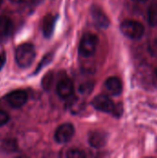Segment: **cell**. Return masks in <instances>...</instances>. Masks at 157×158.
Here are the masks:
<instances>
[{"label":"cell","mask_w":157,"mask_h":158,"mask_svg":"<svg viewBox=\"0 0 157 158\" xmlns=\"http://www.w3.org/2000/svg\"><path fill=\"white\" fill-rule=\"evenodd\" d=\"M6 60V53L5 52H1L0 53V70L5 66Z\"/></svg>","instance_id":"cell-21"},{"label":"cell","mask_w":157,"mask_h":158,"mask_svg":"<svg viewBox=\"0 0 157 158\" xmlns=\"http://www.w3.org/2000/svg\"><path fill=\"white\" fill-rule=\"evenodd\" d=\"M52 83H53V75H52V73H49L44 76V78L43 80V86L44 89L48 90V89H50Z\"/></svg>","instance_id":"cell-17"},{"label":"cell","mask_w":157,"mask_h":158,"mask_svg":"<svg viewBox=\"0 0 157 158\" xmlns=\"http://www.w3.org/2000/svg\"><path fill=\"white\" fill-rule=\"evenodd\" d=\"M3 146H4L5 150H6L7 152H16L15 150L17 149V143L13 140H9V141L4 142Z\"/></svg>","instance_id":"cell-16"},{"label":"cell","mask_w":157,"mask_h":158,"mask_svg":"<svg viewBox=\"0 0 157 158\" xmlns=\"http://www.w3.org/2000/svg\"><path fill=\"white\" fill-rule=\"evenodd\" d=\"M120 30L125 36L133 40L141 39L145 31L144 26L141 22L133 19H126L122 21L120 24Z\"/></svg>","instance_id":"cell-3"},{"label":"cell","mask_w":157,"mask_h":158,"mask_svg":"<svg viewBox=\"0 0 157 158\" xmlns=\"http://www.w3.org/2000/svg\"><path fill=\"white\" fill-rule=\"evenodd\" d=\"M35 58V49L31 44H19L15 52V59L19 67L22 69L29 68Z\"/></svg>","instance_id":"cell-2"},{"label":"cell","mask_w":157,"mask_h":158,"mask_svg":"<svg viewBox=\"0 0 157 158\" xmlns=\"http://www.w3.org/2000/svg\"><path fill=\"white\" fill-rule=\"evenodd\" d=\"M149 50L153 56H157V40H155L153 43H151Z\"/></svg>","instance_id":"cell-20"},{"label":"cell","mask_w":157,"mask_h":158,"mask_svg":"<svg viewBox=\"0 0 157 158\" xmlns=\"http://www.w3.org/2000/svg\"><path fill=\"white\" fill-rule=\"evenodd\" d=\"M74 92V83L73 81L68 78H62L56 84V93L61 98H68L73 94Z\"/></svg>","instance_id":"cell-7"},{"label":"cell","mask_w":157,"mask_h":158,"mask_svg":"<svg viewBox=\"0 0 157 158\" xmlns=\"http://www.w3.org/2000/svg\"><path fill=\"white\" fill-rule=\"evenodd\" d=\"M148 22L151 26H157V3H153L148 8Z\"/></svg>","instance_id":"cell-13"},{"label":"cell","mask_w":157,"mask_h":158,"mask_svg":"<svg viewBox=\"0 0 157 158\" xmlns=\"http://www.w3.org/2000/svg\"><path fill=\"white\" fill-rule=\"evenodd\" d=\"M105 87L112 95H119L123 89L122 81L118 77L107 78L105 81Z\"/></svg>","instance_id":"cell-10"},{"label":"cell","mask_w":157,"mask_h":158,"mask_svg":"<svg viewBox=\"0 0 157 158\" xmlns=\"http://www.w3.org/2000/svg\"><path fill=\"white\" fill-rule=\"evenodd\" d=\"M6 100L11 107L19 108L27 103L28 94L23 90H16L9 93L6 96Z\"/></svg>","instance_id":"cell-6"},{"label":"cell","mask_w":157,"mask_h":158,"mask_svg":"<svg viewBox=\"0 0 157 158\" xmlns=\"http://www.w3.org/2000/svg\"><path fill=\"white\" fill-rule=\"evenodd\" d=\"M91 15H92L93 21L97 27L102 29H106L109 26L110 20L107 15L99 6H93L91 8Z\"/></svg>","instance_id":"cell-8"},{"label":"cell","mask_w":157,"mask_h":158,"mask_svg":"<svg viewBox=\"0 0 157 158\" xmlns=\"http://www.w3.org/2000/svg\"><path fill=\"white\" fill-rule=\"evenodd\" d=\"M11 3H15V4H17V3H20L22 0H9Z\"/></svg>","instance_id":"cell-22"},{"label":"cell","mask_w":157,"mask_h":158,"mask_svg":"<svg viewBox=\"0 0 157 158\" xmlns=\"http://www.w3.org/2000/svg\"><path fill=\"white\" fill-rule=\"evenodd\" d=\"M12 28V21L6 16L0 17V38H5L9 35Z\"/></svg>","instance_id":"cell-12"},{"label":"cell","mask_w":157,"mask_h":158,"mask_svg":"<svg viewBox=\"0 0 157 158\" xmlns=\"http://www.w3.org/2000/svg\"><path fill=\"white\" fill-rule=\"evenodd\" d=\"M2 3H3V0H0V6H1V5H2Z\"/></svg>","instance_id":"cell-25"},{"label":"cell","mask_w":157,"mask_h":158,"mask_svg":"<svg viewBox=\"0 0 157 158\" xmlns=\"http://www.w3.org/2000/svg\"><path fill=\"white\" fill-rule=\"evenodd\" d=\"M135 1H138V2H145L147 0H135Z\"/></svg>","instance_id":"cell-23"},{"label":"cell","mask_w":157,"mask_h":158,"mask_svg":"<svg viewBox=\"0 0 157 158\" xmlns=\"http://www.w3.org/2000/svg\"><path fill=\"white\" fill-rule=\"evenodd\" d=\"M56 19H57L56 16H54L52 14H48L43 18V22H42V30H43V33L44 37L50 38L52 36Z\"/></svg>","instance_id":"cell-11"},{"label":"cell","mask_w":157,"mask_h":158,"mask_svg":"<svg viewBox=\"0 0 157 158\" xmlns=\"http://www.w3.org/2000/svg\"><path fill=\"white\" fill-rule=\"evenodd\" d=\"M9 120V116L6 112L0 109V127L6 125Z\"/></svg>","instance_id":"cell-19"},{"label":"cell","mask_w":157,"mask_h":158,"mask_svg":"<svg viewBox=\"0 0 157 158\" xmlns=\"http://www.w3.org/2000/svg\"><path fill=\"white\" fill-rule=\"evenodd\" d=\"M75 128L70 123H64L60 125L55 131V141L59 144L68 143L74 136Z\"/></svg>","instance_id":"cell-5"},{"label":"cell","mask_w":157,"mask_h":158,"mask_svg":"<svg viewBox=\"0 0 157 158\" xmlns=\"http://www.w3.org/2000/svg\"><path fill=\"white\" fill-rule=\"evenodd\" d=\"M52 57H53V56H52V54H48V55H46L43 58V60L40 62V64H39V66L37 67V69H36V71L34 72L35 74L36 73H38L43 67H45L46 65H48L50 62H51V60H52Z\"/></svg>","instance_id":"cell-15"},{"label":"cell","mask_w":157,"mask_h":158,"mask_svg":"<svg viewBox=\"0 0 157 158\" xmlns=\"http://www.w3.org/2000/svg\"><path fill=\"white\" fill-rule=\"evenodd\" d=\"M92 106L98 111L109 113L117 118L121 117L123 106L121 104H115L113 100L105 94H99L92 101Z\"/></svg>","instance_id":"cell-1"},{"label":"cell","mask_w":157,"mask_h":158,"mask_svg":"<svg viewBox=\"0 0 157 158\" xmlns=\"http://www.w3.org/2000/svg\"><path fill=\"white\" fill-rule=\"evenodd\" d=\"M97 45L98 37L93 33H85L81 37L79 46V53L84 57H90L95 53Z\"/></svg>","instance_id":"cell-4"},{"label":"cell","mask_w":157,"mask_h":158,"mask_svg":"<svg viewBox=\"0 0 157 158\" xmlns=\"http://www.w3.org/2000/svg\"><path fill=\"white\" fill-rule=\"evenodd\" d=\"M107 134L103 131H94L89 136V143L93 148H101L106 144Z\"/></svg>","instance_id":"cell-9"},{"label":"cell","mask_w":157,"mask_h":158,"mask_svg":"<svg viewBox=\"0 0 157 158\" xmlns=\"http://www.w3.org/2000/svg\"><path fill=\"white\" fill-rule=\"evenodd\" d=\"M155 75H156V77H157V67L155 68Z\"/></svg>","instance_id":"cell-24"},{"label":"cell","mask_w":157,"mask_h":158,"mask_svg":"<svg viewBox=\"0 0 157 158\" xmlns=\"http://www.w3.org/2000/svg\"><path fill=\"white\" fill-rule=\"evenodd\" d=\"M86 156L85 153L77 148L68 149L66 153V157L68 158H83Z\"/></svg>","instance_id":"cell-14"},{"label":"cell","mask_w":157,"mask_h":158,"mask_svg":"<svg viewBox=\"0 0 157 158\" xmlns=\"http://www.w3.org/2000/svg\"><path fill=\"white\" fill-rule=\"evenodd\" d=\"M93 84L91 83V82H86V83H83L80 86V92L81 94H90L91 91L93 90Z\"/></svg>","instance_id":"cell-18"}]
</instances>
